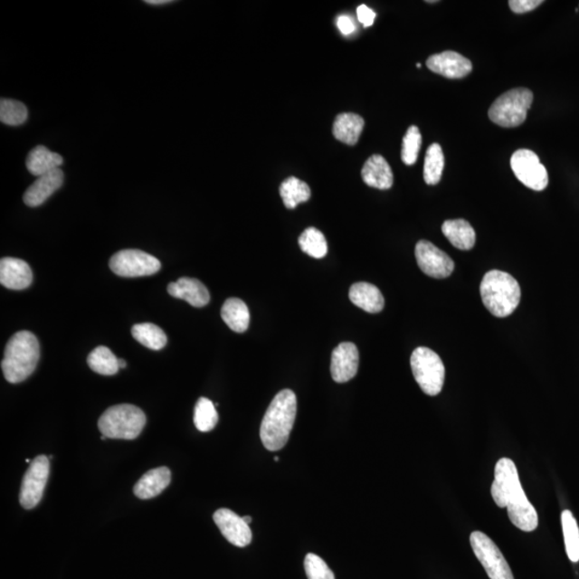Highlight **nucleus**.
I'll return each mask as SVG.
<instances>
[{
    "mask_svg": "<svg viewBox=\"0 0 579 579\" xmlns=\"http://www.w3.org/2000/svg\"><path fill=\"white\" fill-rule=\"evenodd\" d=\"M167 292L173 298L186 300L191 306L204 307L211 300L210 292L203 283L195 278H179L176 282L167 286Z\"/></svg>",
    "mask_w": 579,
    "mask_h": 579,
    "instance_id": "f3484780",
    "label": "nucleus"
},
{
    "mask_svg": "<svg viewBox=\"0 0 579 579\" xmlns=\"http://www.w3.org/2000/svg\"><path fill=\"white\" fill-rule=\"evenodd\" d=\"M422 147V135L416 126H411L403 140L402 159L404 165L413 166Z\"/></svg>",
    "mask_w": 579,
    "mask_h": 579,
    "instance_id": "72a5a7b5",
    "label": "nucleus"
},
{
    "mask_svg": "<svg viewBox=\"0 0 579 579\" xmlns=\"http://www.w3.org/2000/svg\"><path fill=\"white\" fill-rule=\"evenodd\" d=\"M299 244L302 252L315 259H322L327 253V242L321 231L306 229L299 236Z\"/></svg>",
    "mask_w": 579,
    "mask_h": 579,
    "instance_id": "7c9ffc66",
    "label": "nucleus"
},
{
    "mask_svg": "<svg viewBox=\"0 0 579 579\" xmlns=\"http://www.w3.org/2000/svg\"><path fill=\"white\" fill-rule=\"evenodd\" d=\"M542 4V0H509L508 2L509 8L517 14L529 13Z\"/></svg>",
    "mask_w": 579,
    "mask_h": 579,
    "instance_id": "c9c22d12",
    "label": "nucleus"
},
{
    "mask_svg": "<svg viewBox=\"0 0 579 579\" xmlns=\"http://www.w3.org/2000/svg\"><path fill=\"white\" fill-rule=\"evenodd\" d=\"M106 439H108L106 436H102L101 437L102 441H104V440H106Z\"/></svg>",
    "mask_w": 579,
    "mask_h": 579,
    "instance_id": "79ce46f5",
    "label": "nucleus"
},
{
    "mask_svg": "<svg viewBox=\"0 0 579 579\" xmlns=\"http://www.w3.org/2000/svg\"><path fill=\"white\" fill-rule=\"evenodd\" d=\"M351 302L369 314H378L384 308V298L372 283L357 282L350 289Z\"/></svg>",
    "mask_w": 579,
    "mask_h": 579,
    "instance_id": "412c9836",
    "label": "nucleus"
},
{
    "mask_svg": "<svg viewBox=\"0 0 579 579\" xmlns=\"http://www.w3.org/2000/svg\"><path fill=\"white\" fill-rule=\"evenodd\" d=\"M131 334L138 343L150 350H161L167 343L166 333L153 323L136 324L131 329Z\"/></svg>",
    "mask_w": 579,
    "mask_h": 579,
    "instance_id": "bb28decb",
    "label": "nucleus"
},
{
    "mask_svg": "<svg viewBox=\"0 0 579 579\" xmlns=\"http://www.w3.org/2000/svg\"><path fill=\"white\" fill-rule=\"evenodd\" d=\"M427 67L448 79H462L472 71V62L454 51L432 55L427 60Z\"/></svg>",
    "mask_w": 579,
    "mask_h": 579,
    "instance_id": "4468645a",
    "label": "nucleus"
},
{
    "mask_svg": "<svg viewBox=\"0 0 579 579\" xmlns=\"http://www.w3.org/2000/svg\"><path fill=\"white\" fill-rule=\"evenodd\" d=\"M222 318L225 324L236 333L247 331L251 323V312L242 299L232 298L225 300L222 309Z\"/></svg>",
    "mask_w": 579,
    "mask_h": 579,
    "instance_id": "393cba45",
    "label": "nucleus"
},
{
    "mask_svg": "<svg viewBox=\"0 0 579 579\" xmlns=\"http://www.w3.org/2000/svg\"><path fill=\"white\" fill-rule=\"evenodd\" d=\"M442 232L451 244L460 251H471L476 245V231L465 219L447 220Z\"/></svg>",
    "mask_w": 579,
    "mask_h": 579,
    "instance_id": "4be33fe9",
    "label": "nucleus"
},
{
    "mask_svg": "<svg viewBox=\"0 0 579 579\" xmlns=\"http://www.w3.org/2000/svg\"><path fill=\"white\" fill-rule=\"evenodd\" d=\"M534 94L527 89H515L505 92L491 104L489 116L492 123L505 128L523 125L528 114Z\"/></svg>",
    "mask_w": 579,
    "mask_h": 579,
    "instance_id": "423d86ee",
    "label": "nucleus"
},
{
    "mask_svg": "<svg viewBox=\"0 0 579 579\" xmlns=\"http://www.w3.org/2000/svg\"><path fill=\"white\" fill-rule=\"evenodd\" d=\"M63 164V159L61 155L51 152L49 148L44 147H34L28 154L26 159L27 170L34 176H43L46 173H50L56 169H60V166Z\"/></svg>",
    "mask_w": 579,
    "mask_h": 579,
    "instance_id": "5701e85b",
    "label": "nucleus"
},
{
    "mask_svg": "<svg viewBox=\"0 0 579 579\" xmlns=\"http://www.w3.org/2000/svg\"><path fill=\"white\" fill-rule=\"evenodd\" d=\"M40 358L39 341L33 333L17 332L5 346L2 369L10 384H20L31 376Z\"/></svg>",
    "mask_w": 579,
    "mask_h": 579,
    "instance_id": "7ed1b4c3",
    "label": "nucleus"
},
{
    "mask_svg": "<svg viewBox=\"0 0 579 579\" xmlns=\"http://www.w3.org/2000/svg\"><path fill=\"white\" fill-rule=\"evenodd\" d=\"M171 483V471L169 468L160 467L152 469L138 480L133 492L142 500L152 499L164 491Z\"/></svg>",
    "mask_w": 579,
    "mask_h": 579,
    "instance_id": "6ab92c4d",
    "label": "nucleus"
},
{
    "mask_svg": "<svg viewBox=\"0 0 579 579\" xmlns=\"http://www.w3.org/2000/svg\"><path fill=\"white\" fill-rule=\"evenodd\" d=\"M298 413L297 395L291 390L278 393L261 422L260 437L266 450L277 451L288 442Z\"/></svg>",
    "mask_w": 579,
    "mask_h": 579,
    "instance_id": "f03ea898",
    "label": "nucleus"
},
{
    "mask_svg": "<svg viewBox=\"0 0 579 579\" xmlns=\"http://www.w3.org/2000/svg\"><path fill=\"white\" fill-rule=\"evenodd\" d=\"M280 193L288 210H294L300 203L308 201L311 196L308 185L297 177H289L283 181Z\"/></svg>",
    "mask_w": 579,
    "mask_h": 579,
    "instance_id": "a878e982",
    "label": "nucleus"
},
{
    "mask_svg": "<svg viewBox=\"0 0 579 579\" xmlns=\"http://www.w3.org/2000/svg\"><path fill=\"white\" fill-rule=\"evenodd\" d=\"M490 491L496 505L501 508H507L508 518L515 527L525 532L537 528L536 509L521 488L517 468L512 460H498Z\"/></svg>",
    "mask_w": 579,
    "mask_h": 579,
    "instance_id": "f257e3e1",
    "label": "nucleus"
},
{
    "mask_svg": "<svg viewBox=\"0 0 579 579\" xmlns=\"http://www.w3.org/2000/svg\"><path fill=\"white\" fill-rule=\"evenodd\" d=\"M119 365L120 369L126 368L127 366L126 361L121 360V358H119Z\"/></svg>",
    "mask_w": 579,
    "mask_h": 579,
    "instance_id": "ea45409f",
    "label": "nucleus"
},
{
    "mask_svg": "<svg viewBox=\"0 0 579 579\" xmlns=\"http://www.w3.org/2000/svg\"><path fill=\"white\" fill-rule=\"evenodd\" d=\"M145 3L152 5H160L165 4H170L172 2H170V0H147V2Z\"/></svg>",
    "mask_w": 579,
    "mask_h": 579,
    "instance_id": "58836bf2",
    "label": "nucleus"
},
{
    "mask_svg": "<svg viewBox=\"0 0 579 579\" xmlns=\"http://www.w3.org/2000/svg\"><path fill=\"white\" fill-rule=\"evenodd\" d=\"M411 369L421 390L428 396H437L443 389L444 364L430 347L419 346L411 356Z\"/></svg>",
    "mask_w": 579,
    "mask_h": 579,
    "instance_id": "0eeeda50",
    "label": "nucleus"
},
{
    "mask_svg": "<svg viewBox=\"0 0 579 579\" xmlns=\"http://www.w3.org/2000/svg\"><path fill=\"white\" fill-rule=\"evenodd\" d=\"M147 424V415L133 404H119L101 415L98 427L109 439L133 440L140 436Z\"/></svg>",
    "mask_w": 579,
    "mask_h": 579,
    "instance_id": "39448f33",
    "label": "nucleus"
},
{
    "mask_svg": "<svg viewBox=\"0 0 579 579\" xmlns=\"http://www.w3.org/2000/svg\"><path fill=\"white\" fill-rule=\"evenodd\" d=\"M444 169V155L441 147L433 143L427 149L424 164V179L428 185H437L441 181Z\"/></svg>",
    "mask_w": 579,
    "mask_h": 579,
    "instance_id": "c756f323",
    "label": "nucleus"
},
{
    "mask_svg": "<svg viewBox=\"0 0 579 579\" xmlns=\"http://www.w3.org/2000/svg\"><path fill=\"white\" fill-rule=\"evenodd\" d=\"M470 544L474 555L490 579H514L505 555L490 537L483 532L474 531L470 536Z\"/></svg>",
    "mask_w": 579,
    "mask_h": 579,
    "instance_id": "6e6552de",
    "label": "nucleus"
},
{
    "mask_svg": "<svg viewBox=\"0 0 579 579\" xmlns=\"http://www.w3.org/2000/svg\"><path fill=\"white\" fill-rule=\"evenodd\" d=\"M87 364L91 370L102 375H114L119 373V358L107 346H97L87 357Z\"/></svg>",
    "mask_w": 579,
    "mask_h": 579,
    "instance_id": "cd10ccee",
    "label": "nucleus"
},
{
    "mask_svg": "<svg viewBox=\"0 0 579 579\" xmlns=\"http://www.w3.org/2000/svg\"><path fill=\"white\" fill-rule=\"evenodd\" d=\"M50 476V460L44 455L31 461L24 479H23L20 503L26 509L36 508L42 501L46 483Z\"/></svg>",
    "mask_w": 579,
    "mask_h": 579,
    "instance_id": "9d476101",
    "label": "nucleus"
},
{
    "mask_svg": "<svg viewBox=\"0 0 579 579\" xmlns=\"http://www.w3.org/2000/svg\"><path fill=\"white\" fill-rule=\"evenodd\" d=\"M364 126L365 121L360 115L339 114L334 121V137L345 144L356 145L362 135Z\"/></svg>",
    "mask_w": 579,
    "mask_h": 579,
    "instance_id": "b1692460",
    "label": "nucleus"
},
{
    "mask_svg": "<svg viewBox=\"0 0 579 579\" xmlns=\"http://www.w3.org/2000/svg\"><path fill=\"white\" fill-rule=\"evenodd\" d=\"M362 178L367 186L380 190L392 188L394 183L391 166L380 155H374L365 162Z\"/></svg>",
    "mask_w": 579,
    "mask_h": 579,
    "instance_id": "aec40b11",
    "label": "nucleus"
},
{
    "mask_svg": "<svg viewBox=\"0 0 579 579\" xmlns=\"http://www.w3.org/2000/svg\"><path fill=\"white\" fill-rule=\"evenodd\" d=\"M415 258L422 273L437 280H443L453 273L454 261L428 241H420L415 246Z\"/></svg>",
    "mask_w": 579,
    "mask_h": 579,
    "instance_id": "f8f14e48",
    "label": "nucleus"
},
{
    "mask_svg": "<svg viewBox=\"0 0 579 579\" xmlns=\"http://www.w3.org/2000/svg\"><path fill=\"white\" fill-rule=\"evenodd\" d=\"M561 524H563L565 543L567 557L572 563L579 561V528L574 515L569 509L561 514Z\"/></svg>",
    "mask_w": 579,
    "mask_h": 579,
    "instance_id": "c85d7f7f",
    "label": "nucleus"
},
{
    "mask_svg": "<svg viewBox=\"0 0 579 579\" xmlns=\"http://www.w3.org/2000/svg\"><path fill=\"white\" fill-rule=\"evenodd\" d=\"M63 173L56 169L38 177L37 181L31 185L24 195L25 204L29 207H37L50 198L52 195L62 186Z\"/></svg>",
    "mask_w": 579,
    "mask_h": 579,
    "instance_id": "a211bd4d",
    "label": "nucleus"
},
{
    "mask_svg": "<svg viewBox=\"0 0 579 579\" xmlns=\"http://www.w3.org/2000/svg\"><path fill=\"white\" fill-rule=\"evenodd\" d=\"M214 521L223 536L237 547H246L252 541L251 527L242 517L229 508H220L214 514Z\"/></svg>",
    "mask_w": 579,
    "mask_h": 579,
    "instance_id": "ddd939ff",
    "label": "nucleus"
},
{
    "mask_svg": "<svg viewBox=\"0 0 579 579\" xmlns=\"http://www.w3.org/2000/svg\"><path fill=\"white\" fill-rule=\"evenodd\" d=\"M304 566L308 579H335L334 573L326 561L315 554L306 555Z\"/></svg>",
    "mask_w": 579,
    "mask_h": 579,
    "instance_id": "f704fd0d",
    "label": "nucleus"
},
{
    "mask_svg": "<svg viewBox=\"0 0 579 579\" xmlns=\"http://www.w3.org/2000/svg\"><path fill=\"white\" fill-rule=\"evenodd\" d=\"M416 67L421 68V63H416Z\"/></svg>",
    "mask_w": 579,
    "mask_h": 579,
    "instance_id": "37998d69",
    "label": "nucleus"
},
{
    "mask_svg": "<svg viewBox=\"0 0 579 579\" xmlns=\"http://www.w3.org/2000/svg\"><path fill=\"white\" fill-rule=\"evenodd\" d=\"M242 519H244L245 523H247L248 525L252 521V518L251 517H242Z\"/></svg>",
    "mask_w": 579,
    "mask_h": 579,
    "instance_id": "a19ab883",
    "label": "nucleus"
},
{
    "mask_svg": "<svg viewBox=\"0 0 579 579\" xmlns=\"http://www.w3.org/2000/svg\"><path fill=\"white\" fill-rule=\"evenodd\" d=\"M33 271L25 261L3 258L0 261V283L10 290H24L32 285Z\"/></svg>",
    "mask_w": 579,
    "mask_h": 579,
    "instance_id": "dca6fc26",
    "label": "nucleus"
},
{
    "mask_svg": "<svg viewBox=\"0 0 579 579\" xmlns=\"http://www.w3.org/2000/svg\"><path fill=\"white\" fill-rule=\"evenodd\" d=\"M511 167L515 176L526 187L542 191L547 187L549 178L546 167L532 150L518 149L511 158Z\"/></svg>",
    "mask_w": 579,
    "mask_h": 579,
    "instance_id": "9b49d317",
    "label": "nucleus"
},
{
    "mask_svg": "<svg viewBox=\"0 0 579 579\" xmlns=\"http://www.w3.org/2000/svg\"><path fill=\"white\" fill-rule=\"evenodd\" d=\"M109 268L118 276L135 278L157 273L161 269V263L152 254L137 249H126L114 254L109 260Z\"/></svg>",
    "mask_w": 579,
    "mask_h": 579,
    "instance_id": "1a4fd4ad",
    "label": "nucleus"
},
{
    "mask_svg": "<svg viewBox=\"0 0 579 579\" xmlns=\"http://www.w3.org/2000/svg\"><path fill=\"white\" fill-rule=\"evenodd\" d=\"M479 290L484 306L497 318L511 316L519 305V283L506 271L492 270L486 273Z\"/></svg>",
    "mask_w": 579,
    "mask_h": 579,
    "instance_id": "20e7f679",
    "label": "nucleus"
},
{
    "mask_svg": "<svg viewBox=\"0 0 579 579\" xmlns=\"http://www.w3.org/2000/svg\"><path fill=\"white\" fill-rule=\"evenodd\" d=\"M337 26L341 33L345 34V36H349V34L356 32V24L355 22L351 19V17L347 15H340L337 19Z\"/></svg>",
    "mask_w": 579,
    "mask_h": 579,
    "instance_id": "4c0bfd02",
    "label": "nucleus"
},
{
    "mask_svg": "<svg viewBox=\"0 0 579 579\" xmlns=\"http://www.w3.org/2000/svg\"><path fill=\"white\" fill-rule=\"evenodd\" d=\"M28 119V111L24 103L14 100L0 101V120L8 126H20Z\"/></svg>",
    "mask_w": 579,
    "mask_h": 579,
    "instance_id": "473e14b6",
    "label": "nucleus"
},
{
    "mask_svg": "<svg viewBox=\"0 0 579 579\" xmlns=\"http://www.w3.org/2000/svg\"><path fill=\"white\" fill-rule=\"evenodd\" d=\"M219 416L215 403L210 399L201 397L195 408V425L196 430L202 432H208L216 427Z\"/></svg>",
    "mask_w": 579,
    "mask_h": 579,
    "instance_id": "2f4dec72",
    "label": "nucleus"
},
{
    "mask_svg": "<svg viewBox=\"0 0 579 579\" xmlns=\"http://www.w3.org/2000/svg\"><path fill=\"white\" fill-rule=\"evenodd\" d=\"M278 460H280V457H277V456H276V457H275V461H278Z\"/></svg>",
    "mask_w": 579,
    "mask_h": 579,
    "instance_id": "c03bdc74",
    "label": "nucleus"
},
{
    "mask_svg": "<svg viewBox=\"0 0 579 579\" xmlns=\"http://www.w3.org/2000/svg\"><path fill=\"white\" fill-rule=\"evenodd\" d=\"M357 19L364 27H369L374 24L375 19V11L367 7L366 5H361L356 10Z\"/></svg>",
    "mask_w": 579,
    "mask_h": 579,
    "instance_id": "e433bc0d",
    "label": "nucleus"
},
{
    "mask_svg": "<svg viewBox=\"0 0 579 579\" xmlns=\"http://www.w3.org/2000/svg\"><path fill=\"white\" fill-rule=\"evenodd\" d=\"M360 363L357 346L352 343H343L336 346L331 361L332 378L337 384H346L355 378Z\"/></svg>",
    "mask_w": 579,
    "mask_h": 579,
    "instance_id": "2eb2a0df",
    "label": "nucleus"
}]
</instances>
